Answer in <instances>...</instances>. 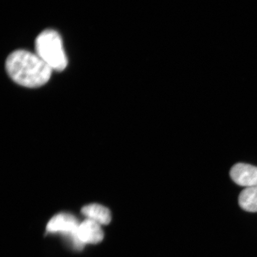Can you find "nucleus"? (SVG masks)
I'll return each instance as SVG.
<instances>
[{"label": "nucleus", "instance_id": "20e7f679", "mask_svg": "<svg viewBox=\"0 0 257 257\" xmlns=\"http://www.w3.org/2000/svg\"><path fill=\"white\" fill-rule=\"evenodd\" d=\"M231 178L237 185L248 188L257 185V167L237 163L230 172Z\"/></svg>", "mask_w": 257, "mask_h": 257}, {"label": "nucleus", "instance_id": "423d86ee", "mask_svg": "<svg viewBox=\"0 0 257 257\" xmlns=\"http://www.w3.org/2000/svg\"><path fill=\"white\" fill-rule=\"evenodd\" d=\"M82 213L86 218L99 224H108L111 220V213L108 208L101 205L92 204L82 209Z\"/></svg>", "mask_w": 257, "mask_h": 257}, {"label": "nucleus", "instance_id": "7ed1b4c3", "mask_svg": "<svg viewBox=\"0 0 257 257\" xmlns=\"http://www.w3.org/2000/svg\"><path fill=\"white\" fill-rule=\"evenodd\" d=\"M77 218L72 214L60 213L50 220L47 226L48 232L60 233L67 236L71 240L74 248L81 250L84 245L80 242L77 236L79 226Z\"/></svg>", "mask_w": 257, "mask_h": 257}, {"label": "nucleus", "instance_id": "39448f33", "mask_svg": "<svg viewBox=\"0 0 257 257\" xmlns=\"http://www.w3.org/2000/svg\"><path fill=\"white\" fill-rule=\"evenodd\" d=\"M78 239L83 245L86 243H98L104 238V233L100 224L86 218L79 224L77 232Z\"/></svg>", "mask_w": 257, "mask_h": 257}, {"label": "nucleus", "instance_id": "f03ea898", "mask_svg": "<svg viewBox=\"0 0 257 257\" xmlns=\"http://www.w3.org/2000/svg\"><path fill=\"white\" fill-rule=\"evenodd\" d=\"M36 54L51 69L63 71L67 66L60 35L56 31L46 30L38 35L35 41Z\"/></svg>", "mask_w": 257, "mask_h": 257}, {"label": "nucleus", "instance_id": "f257e3e1", "mask_svg": "<svg viewBox=\"0 0 257 257\" xmlns=\"http://www.w3.org/2000/svg\"><path fill=\"white\" fill-rule=\"evenodd\" d=\"M6 70L18 84L38 88L50 80L52 69L37 54L20 50L10 54L6 60Z\"/></svg>", "mask_w": 257, "mask_h": 257}, {"label": "nucleus", "instance_id": "0eeeda50", "mask_svg": "<svg viewBox=\"0 0 257 257\" xmlns=\"http://www.w3.org/2000/svg\"><path fill=\"white\" fill-rule=\"evenodd\" d=\"M240 207L250 213L257 212V185L246 188L239 197Z\"/></svg>", "mask_w": 257, "mask_h": 257}]
</instances>
